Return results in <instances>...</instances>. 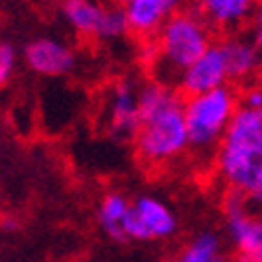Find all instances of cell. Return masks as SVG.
Segmentation results:
<instances>
[{
  "label": "cell",
  "mask_w": 262,
  "mask_h": 262,
  "mask_svg": "<svg viewBox=\"0 0 262 262\" xmlns=\"http://www.w3.org/2000/svg\"><path fill=\"white\" fill-rule=\"evenodd\" d=\"M183 105L185 101L168 84L140 86V127L134 142L142 163L161 168L185 155L189 142Z\"/></svg>",
  "instance_id": "cell-1"
},
{
  "label": "cell",
  "mask_w": 262,
  "mask_h": 262,
  "mask_svg": "<svg viewBox=\"0 0 262 262\" xmlns=\"http://www.w3.org/2000/svg\"><path fill=\"white\" fill-rule=\"evenodd\" d=\"M215 163L220 179L232 191L262 200V118L238 107Z\"/></svg>",
  "instance_id": "cell-2"
},
{
  "label": "cell",
  "mask_w": 262,
  "mask_h": 262,
  "mask_svg": "<svg viewBox=\"0 0 262 262\" xmlns=\"http://www.w3.org/2000/svg\"><path fill=\"white\" fill-rule=\"evenodd\" d=\"M213 46L211 26L198 11H177L159 28L150 48L155 82L179 84L181 73Z\"/></svg>",
  "instance_id": "cell-3"
},
{
  "label": "cell",
  "mask_w": 262,
  "mask_h": 262,
  "mask_svg": "<svg viewBox=\"0 0 262 262\" xmlns=\"http://www.w3.org/2000/svg\"><path fill=\"white\" fill-rule=\"evenodd\" d=\"M238 107H241V97L232 86H222L209 93L187 97L183 105L189 142L187 150L202 159L217 155L226 129L230 127Z\"/></svg>",
  "instance_id": "cell-4"
},
{
  "label": "cell",
  "mask_w": 262,
  "mask_h": 262,
  "mask_svg": "<svg viewBox=\"0 0 262 262\" xmlns=\"http://www.w3.org/2000/svg\"><path fill=\"white\" fill-rule=\"evenodd\" d=\"M64 21L82 37L114 41L129 32L123 7H107L97 0H64Z\"/></svg>",
  "instance_id": "cell-5"
},
{
  "label": "cell",
  "mask_w": 262,
  "mask_h": 262,
  "mask_svg": "<svg viewBox=\"0 0 262 262\" xmlns=\"http://www.w3.org/2000/svg\"><path fill=\"white\" fill-rule=\"evenodd\" d=\"M177 232V217L172 209L152 195H140L131 204L123 224L125 241H148V238H170Z\"/></svg>",
  "instance_id": "cell-6"
},
{
  "label": "cell",
  "mask_w": 262,
  "mask_h": 262,
  "mask_svg": "<svg viewBox=\"0 0 262 262\" xmlns=\"http://www.w3.org/2000/svg\"><path fill=\"white\" fill-rule=\"evenodd\" d=\"M226 226L236 247V262H262V217L249 213L241 193L226 200Z\"/></svg>",
  "instance_id": "cell-7"
},
{
  "label": "cell",
  "mask_w": 262,
  "mask_h": 262,
  "mask_svg": "<svg viewBox=\"0 0 262 262\" xmlns=\"http://www.w3.org/2000/svg\"><path fill=\"white\" fill-rule=\"evenodd\" d=\"M105 118L112 138H136L140 127V89L131 80H123L112 86L105 101Z\"/></svg>",
  "instance_id": "cell-8"
},
{
  "label": "cell",
  "mask_w": 262,
  "mask_h": 262,
  "mask_svg": "<svg viewBox=\"0 0 262 262\" xmlns=\"http://www.w3.org/2000/svg\"><path fill=\"white\" fill-rule=\"evenodd\" d=\"M228 82H230V75H228L226 56H224V50L220 43H213L179 78L181 91L187 97L222 89V86H228Z\"/></svg>",
  "instance_id": "cell-9"
},
{
  "label": "cell",
  "mask_w": 262,
  "mask_h": 262,
  "mask_svg": "<svg viewBox=\"0 0 262 262\" xmlns=\"http://www.w3.org/2000/svg\"><path fill=\"white\" fill-rule=\"evenodd\" d=\"M24 60L30 71L43 78H60L71 73L75 67L73 50L54 37H39L30 41L24 50Z\"/></svg>",
  "instance_id": "cell-10"
},
{
  "label": "cell",
  "mask_w": 262,
  "mask_h": 262,
  "mask_svg": "<svg viewBox=\"0 0 262 262\" xmlns=\"http://www.w3.org/2000/svg\"><path fill=\"white\" fill-rule=\"evenodd\" d=\"M260 0H198V13L211 28L232 32L252 21Z\"/></svg>",
  "instance_id": "cell-11"
},
{
  "label": "cell",
  "mask_w": 262,
  "mask_h": 262,
  "mask_svg": "<svg viewBox=\"0 0 262 262\" xmlns=\"http://www.w3.org/2000/svg\"><path fill=\"white\" fill-rule=\"evenodd\" d=\"M220 46L226 56L230 82H249L256 78L262 67V50L258 48L254 37L247 39L241 35H232L224 39Z\"/></svg>",
  "instance_id": "cell-12"
},
{
  "label": "cell",
  "mask_w": 262,
  "mask_h": 262,
  "mask_svg": "<svg viewBox=\"0 0 262 262\" xmlns=\"http://www.w3.org/2000/svg\"><path fill=\"white\" fill-rule=\"evenodd\" d=\"M131 209V202L123 193H107L99 204V224L103 232L114 238V241H125L123 234V224L127 220V213Z\"/></svg>",
  "instance_id": "cell-13"
},
{
  "label": "cell",
  "mask_w": 262,
  "mask_h": 262,
  "mask_svg": "<svg viewBox=\"0 0 262 262\" xmlns=\"http://www.w3.org/2000/svg\"><path fill=\"white\" fill-rule=\"evenodd\" d=\"M179 262H226L222 238L213 232L193 236L181 252Z\"/></svg>",
  "instance_id": "cell-14"
},
{
  "label": "cell",
  "mask_w": 262,
  "mask_h": 262,
  "mask_svg": "<svg viewBox=\"0 0 262 262\" xmlns=\"http://www.w3.org/2000/svg\"><path fill=\"white\" fill-rule=\"evenodd\" d=\"M17 54L11 43H0V89L11 80V75L15 71Z\"/></svg>",
  "instance_id": "cell-15"
},
{
  "label": "cell",
  "mask_w": 262,
  "mask_h": 262,
  "mask_svg": "<svg viewBox=\"0 0 262 262\" xmlns=\"http://www.w3.org/2000/svg\"><path fill=\"white\" fill-rule=\"evenodd\" d=\"M241 107L262 118V84H249L241 95Z\"/></svg>",
  "instance_id": "cell-16"
},
{
  "label": "cell",
  "mask_w": 262,
  "mask_h": 262,
  "mask_svg": "<svg viewBox=\"0 0 262 262\" xmlns=\"http://www.w3.org/2000/svg\"><path fill=\"white\" fill-rule=\"evenodd\" d=\"M252 26H254V41L258 43V48L262 50V0L256 7V13L252 17Z\"/></svg>",
  "instance_id": "cell-17"
},
{
  "label": "cell",
  "mask_w": 262,
  "mask_h": 262,
  "mask_svg": "<svg viewBox=\"0 0 262 262\" xmlns=\"http://www.w3.org/2000/svg\"><path fill=\"white\" fill-rule=\"evenodd\" d=\"M116 3H118V7H127L131 3H136V0H116Z\"/></svg>",
  "instance_id": "cell-18"
}]
</instances>
